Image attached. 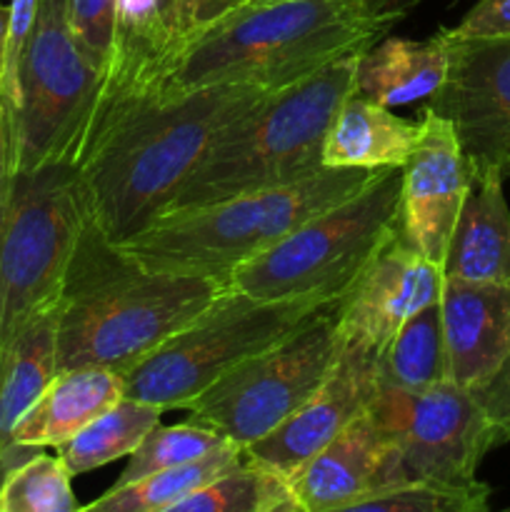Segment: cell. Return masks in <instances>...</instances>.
<instances>
[{"label": "cell", "instance_id": "obj_24", "mask_svg": "<svg viewBox=\"0 0 510 512\" xmlns=\"http://www.w3.org/2000/svg\"><path fill=\"white\" fill-rule=\"evenodd\" d=\"M245 463V453L238 445L218 450L195 463L180 465V468L163 470V473L148 475L135 483L110 488L90 505H83L80 512H163L193 490L233 473Z\"/></svg>", "mask_w": 510, "mask_h": 512}, {"label": "cell", "instance_id": "obj_14", "mask_svg": "<svg viewBox=\"0 0 510 512\" xmlns=\"http://www.w3.org/2000/svg\"><path fill=\"white\" fill-rule=\"evenodd\" d=\"M420 123L418 145L400 168V233L420 255L443 265L473 175L448 120L423 108Z\"/></svg>", "mask_w": 510, "mask_h": 512}, {"label": "cell", "instance_id": "obj_11", "mask_svg": "<svg viewBox=\"0 0 510 512\" xmlns=\"http://www.w3.org/2000/svg\"><path fill=\"white\" fill-rule=\"evenodd\" d=\"M368 413L395 448L405 485L468 488L493 450V435L470 390L443 380L423 390L380 385Z\"/></svg>", "mask_w": 510, "mask_h": 512}, {"label": "cell", "instance_id": "obj_7", "mask_svg": "<svg viewBox=\"0 0 510 512\" xmlns=\"http://www.w3.org/2000/svg\"><path fill=\"white\" fill-rule=\"evenodd\" d=\"M338 303V300H335ZM333 303L255 300L228 288L195 320L125 373L123 398L185 408L230 370L293 335Z\"/></svg>", "mask_w": 510, "mask_h": 512}, {"label": "cell", "instance_id": "obj_10", "mask_svg": "<svg viewBox=\"0 0 510 512\" xmlns=\"http://www.w3.org/2000/svg\"><path fill=\"white\" fill-rule=\"evenodd\" d=\"M338 305L340 300L273 348L230 370L188 405V420L243 450L273 433L333 373L343 348Z\"/></svg>", "mask_w": 510, "mask_h": 512}, {"label": "cell", "instance_id": "obj_6", "mask_svg": "<svg viewBox=\"0 0 510 512\" xmlns=\"http://www.w3.org/2000/svg\"><path fill=\"white\" fill-rule=\"evenodd\" d=\"M400 190L403 170H380L363 190L235 268L230 288L255 300L335 303L400 233Z\"/></svg>", "mask_w": 510, "mask_h": 512}, {"label": "cell", "instance_id": "obj_37", "mask_svg": "<svg viewBox=\"0 0 510 512\" xmlns=\"http://www.w3.org/2000/svg\"><path fill=\"white\" fill-rule=\"evenodd\" d=\"M33 453H38V450H33V448H5V445H0V485H3L5 475H8L10 468H15L18 463H23V460L30 458Z\"/></svg>", "mask_w": 510, "mask_h": 512}, {"label": "cell", "instance_id": "obj_3", "mask_svg": "<svg viewBox=\"0 0 510 512\" xmlns=\"http://www.w3.org/2000/svg\"><path fill=\"white\" fill-rule=\"evenodd\" d=\"M228 288V280L148 268L88 215L60 293L58 373L100 365L125 375Z\"/></svg>", "mask_w": 510, "mask_h": 512}, {"label": "cell", "instance_id": "obj_12", "mask_svg": "<svg viewBox=\"0 0 510 512\" xmlns=\"http://www.w3.org/2000/svg\"><path fill=\"white\" fill-rule=\"evenodd\" d=\"M448 38V78L423 108L453 125L470 175L503 170L510 158V35Z\"/></svg>", "mask_w": 510, "mask_h": 512}, {"label": "cell", "instance_id": "obj_38", "mask_svg": "<svg viewBox=\"0 0 510 512\" xmlns=\"http://www.w3.org/2000/svg\"><path fill=\"white\" fill-rule=\"evenodd\" d=\"M8 5L0 3V90L5 85V63H8Z\"/></svg>", "mask_w": 510, "mask_h": 512}, {"label": "cell", "instance_id": "obj_19", "mask_svg": "<svg viewBox=\"0 0 510 512\" xmlns=\"http://www.w3.org/2000/svg\"><path fill=\"white\" fill-rule=\"evenodd\" d=\"M125 395V375L88 365L63 370L50 380L33 408L15 425L10 443L18 448H58L93 423L100 413Z\"/></svg>", "mask_w": 510, "mask_h": 512}, {"label": "cell", "instance_id": "obj_18", "mask_svg": "<svg viewBox=\"0 0 510 512\" xmlns=\"http://www.w3.org/2000/svg\"><path fill=\"white\" fill-rule=\"evenodd\" d=\"M503 183V170L473 175L443 260L445 278L510 283V208Z\"/></svg>", "mask_w": 510, "mask_h": 512}, {"label": "cell", "instance_id": "obj_32", "mask_svg": "<svg viewBox=\"0 0 510 512\" xmlns=\"http://www.w3.org/2000/svg\"><path fill=\"white\" fill-rule=\"evenodd\" d=\"M40 0H10L8 5V63H5V85L3 93L8 98V103H13L15 93V78H18L20 58H23V50L28 45L30 33H33L35 18H38Z\"/></svg>", "mask_w": 510, "mask_h": 512}, {"label": "cell", "instance_id": "obj_39", "mask_svg": "<svg viewBox=\"0 0 510 512\" xmlns=\"http://www.w3.org/2000/svg\"><path fill=\"white\" fill-rule=\"evenodd\" d=\"M245 3H258V0H245ZM378 3H383L385 8L393 10L400 18H408V13L420 3V0H378Z\"/></svg>", "mask_w": 510, "mask_h": 512}, {"label": "cell", "instance_id": "obj_1", "mask_svg": "<svg viewBox=\"0 0 510 512\" xmlns=\"http://www.w3.org/2000/svg\"><path fill=\"white\" fill-rule=\"evenodd\" d=\"M275 90L218 83L158 90L90 130L75 160L88 215L115 245L165 215L220 135Z\"/></svg>", "mask_w": 510, "mask_h": 512}, {"label": "cell", "instance_id": "obj_5", "mask_svg": "<svg viewBox=\"0 0 510 512\" xmlns=\"http://www.w3.org/2000/svg\"><path fill=\"white\" fill-rule=\"evenodd\" d=\"M380 170L323 168L308 178L168 213L120 248L153 270L228 280L315 215L363 190Z\"/></svg>", "mask_w": 510, "mask_h": 512}, {"label": "cell", "instance_id": "obj_8", "mask_svg": "<svg viewBox=\"0 0 510 512\" xmlns=\"http://www.w3.org/2000/svg\"><path fill=\"white\" fill-rule=\"evenodd\" d=\"M85 223L88 205L73 165L13 175L0 215V348L60 300Z\"/></svg>", "mask_w": 510, "mask_h": 512}, {"label": "cell", "instance_id": "obj_34", "mask_svg": "<svg viewBox=\"0 0 510 512\" xmlns=\"http://www.w3.org/2000/svg\"><path fill=\"white\" fill-rule=\"evenodd\" d=\"M243 3L245 0H178L173 8L175 50H178V45L185 38H190L200 28L210 25L213 20L223 18L225 13H230V10H235Z\"/></svg>", "mask_w": 510, "mask_h": 512}, {"label": "cell", "instance_id": "obj_30", "mask_svg": "<svg viewBox=\"0 0 510 512\" xmlns=\"http://www.w3.org/2000/svg\"><path fill=\"white\" fill-rule=\"evenodd\" d=\"M65 20L80 48L105 73L113 50L115 0H68Z\"/></svg>", "mask_w": 510, "mask_h": 512}, {"label": "cell", "instance_id": "obj_28", "mask_svg": "<svg viewBox=\"0 0 510 512\" xmlns=\"http://www.w3.org/2000/svg\"><path fill=\"white\" fill-rule=\"evenodd\" d=\"M490 488L485 483L468 488H443V485H400L380 490L358 503L343 505L328 512H488Z\"/></svg>", "mask_w": 510, "mask_h": 512}, {"label": "cell", "instance_id": "obj_31", "mask_svg": "<svg viewBox=\"0 0 510 512\" xmlns=\"http://www.w3.org/2000/svg\"><path fill=\"white\" fill-rule=\"evenodd\" d=\"M493 435V448L510 443V353L480 385L470 390Z\"/></svg>", "mask_w": 510, "mask_h": 512}, {"label": "cell", "instance_id": "obj_20", "mask_svg": "<svg viewBox=\"0 0 510 512\" xmlns=\"http://www.w3.org/2000/svg\"><path fill=\"white\" fill-rule=\"evenodd\" d=\"M423 123L400 118L393 108L350 95L335 113L323 143V168H403L415 150Z\"/></svg>", "mask_w": 510, "mask_h": 512}, {"label": "cell", "instance_id": "obj_41", "mask_svg": "<svg viewBox=\"0 0 510 512\" xmlns=\"http://www.w3.org/2000/svg\"><path fill=\"white\" fill-rule=\"evenodd\" d=\"M175 3H178V0H165V8H168V13H170V25H173V8H175Z\"/></svg>", "mask_w": 510, "mask_h": 512}, {"label": "cell", "instance_id": "obj_15", "mask_svg": "<svg viewBox=\"0 0 510 512\" xmlns=\"http://www.w3.org/2000/svg\"><path fill=\"white\" fill-rule=\"evenodd\" d=\"M443 283V265L420 255L398 233L340 298V335L380 355L413 315L440 303Z\"/></svg>", "mask_w": 510, "mask_h": 512}, {"label": "cell", "instance_id": "obj_25", "mask_svg": "<svg viewBox=\"0 0 510 512\" xmlns=\"http://www.w3.org/2000/svg\"><path fill=\"white\" fill-rule=\"evenodd\" d=\"M448 380L440 303L420 310L395 333L378 355V383L388 388L423 390Z\"/></svg>", "mask_w": 510, "mask_h": 512}, {"label": "cell", "instance_id": "obj_36", "mask_svg": "<svg viewBox=\"0 0 510 512\" xmlns=\"http://www.w3.org/2000/svg\"><path fill=\"white\" fill-rule=\"evenodd\" d=\"M258 512H305V508L298 503V498L290 493V488L285 485V480H283V483H280L278 488L268 495V500L260 505Z\"/></svg>", "mask_w": 510, "mask_h": 512}, {"label": "cell", "instance_id": "obj_35", "mask_svg": "<svg viewBox=\"0 0 510 512\" xmlns=\"http://www.w3.org/2000/svg\"><path fill=\"white\" fill-rule=\"evenodd\" d=\"M13 175V108L0 90V215H3L5 200L13 185Z\"/></svg>", "mask_w": 510, "mask_h": 512}, {"label": "cell", "instance_id": "obj_2", "mask_svg": "<svg viewBox=\"0 0 510 512\" xmlns=\"http://www.w3.org/2000/svg\"><path fill=\"white\" fill-rule=\"evenodd\" d=\"M400 20L378 0L243 3L178 45L165 90L218 83L288 88L335 60L370 50Z\"/></svg>", "mask_w": 510, "mask_h": 512}, {"label": "cell", "instance_id": "obj_4", "mask_svg": "<svg viewBox=\"0 0 510 512\" xmlns=\"http://www.w3.org/2000/svg\"><path fill=\"white\" fill-rule=\"evenodd\" d=\"M360 55L335 60L275 90L235 120L180 185L165 215L293 183L323 170L325 135L343 100L353 95Z\"/></svg>", "mask_w": 510, "mask_h": 512}, {"label": "cell", "instance_id": "obj_26", "mask_svg": "<svg viewBox=\"0 0 510 512\" xmlns=\"http://www.w3.org/2000/svg\"><path fill=\"white\" fill-rule=\"evenodd\" d=\"M228 445L233 443L225 440L220 433H215V430L193 423V420H185L180 425H155L145 435L143 443L130 453L128 465L113 483V488L135 483V480L148 478V475L163 473V470L195 463V460L208 458V455L218 453Z\"/></svg>", "mask_w": 510, "mask_h": 512}, {"label": "cell", "instance_id": "obj_42", "mask_svg": "<svg viewBox=\"0 0 510 512\" xmlns=\"http://www.w3.org/2000/svg\"><path fill=\"white\" fill-rule=\"evenodd\" d=\"M505 178H510V158H508V163H505Z\"/></svg>", "mask_w": 510, "mask_h": 512}, {"label": "cell", "instance_id": "obj_33", "mask_svg": "<svg viewBox=\"0 0 510 512\" xmlns=\"http://www.w3.org/2000/svg\"><path fill=\"white\" fill-rule=\"evenodd\" d=\"M455 38H500L510 35V0H478L458 25L448 28Z\"/></svg>", "mask_w": 510, "mask_h": 512}, {"label": "cell", "instance_id": "obj_40", "mask_svg": "<svg viewBox=\"0 0 510 512\" xmlns=\"http://www.w3.org/2000/svg\"><path fill=\"white\" fill-rule=\"evenodd\" d=\"M65 3H68V0H40L43 8H58V10H65Z\"/></svg>", "mask_w": 510, "mask_h": 512}, {"label": "cell", "instance_id": "obj_13", "mask_svg": "<svg viewBox=\"0 0 510 512\" xmlns=\"http://www.w3.org/2000/svg\"><path fill=\"white\" fill-rule=\"evenodd\" d=\"M378 355L365 345L343 340L340 358L323 388L305 400L283 425L243 450L245 460L288 480L353 420L368 413L378 393Z\"/></svg>", "mask_w": 510, "mask_h": 512}, {"label": "cell", "instance_id": "obj_22", "mask_svg": "<svg viewBox=\"0 0 510 512\" xmlns=\"http://www.w3.org/2000/svg\"><path fill=\"white\" fill-rule=\"evenodd\" d=\"M58 328L60 300H55L0 348V445L5 448H18L10 443L15 425L58 375Z\"/></svg>", "mask_w": 510, "mask_h": 512}, {"label": "cell", "instance_id": "obj_16", "mask_svg": "<svg viewBox=\"0 0 510 512\" xmlns=\"http://www.w3.org/2000/svg\"><path fill=\"white\" fill-rule=\"evenodd\" d=\"M285 485L305 512H328L405 483L393 443L370 413H363Z\"/></svg>", "mask_w": 510, "mask_h": 512}, {"label": "cell", "instance_id": "obj_21", "mask_svg": "<svg viewBox=\"0 0 510 512\" xmlns=\"http://www.w3.org/2000/svg\"><path fill=\"white\" fill-rule=\"evenodd\" d=\"M448 65V38L443 30L425 40L385 35L358 58L353 93L385 108L428 100L443 88Z\"/></svg>", "mask_w": 510, "mask_h": 512}, {"label": "cell", "instance_id": "obj_29", "mask_svg": "<svg viewBox=\"0 0 510 512\" xmlns=\"http://www.w3.org/2000/svg\"><path fill=\"white\" fill-rule=\"evenodd\" d=\"M283 480L245 460L238 470L193 490L163 512H258Z\"/></svg>", "mask_w": 510, "mask_h": 512}, {"label": "cell", "instance_id": "obj_43", "mask_svg": "<svg viewBox=\"0 0 510 512\" xmlns=\"http://www.w3.org/2000/svg\"><path fill=\"white\" fill-rule=\"evenodd\" d=\"M490 512V510H488ZM495 512H510V508H503V510H495Z\"/></svg>", "mask_w": 510, "mask_h": 512}, {"label": "cell", "instance_id": "obj_17", "mask_svg": "<svg viewBox=\"0 0 510 512\" xmlns=\"http://www.w3.org/2000/svg\"><path fill=\"white\" fill-rule=\"evenodd\" d=\"M440 320L448 353V380L473 390L510 353V283L445 278Z\"/></svg>", "mask_w": 510, "mask_h": 512}, {"label": "cell", "instance_id": "obj_27", "mask_svg": "<svg viewBox=\"0 0 510 512\" xmlns=\"http://www.w3.org/2000/svg\"><path fill=\"white\" fill-rule=\"evenodd\" d=\"M70 480L58 455L38 450L8 470L0 485V512H80Z\"/></svg>", "mask_w": 510, "mask_h": 512}, {"label": "cell", "instance_id": "obj_23", "mask_svg": "<svg viewBox=\"0 0 510 512\" xmlns=\"http://www.w3.org/2000/svg\"><path fill=\"white\" fill-rule=\"evenodd\" d=\"M165 410L158 405L140 403L133 398H120L100 413L93 423L85 425L80 433L58 445V458L68 468V473L83 475L95 468L115 463L120 458H130L135 448L143 443L145 435L160 425V415Z\"/></svg>", "mask_w": 510, "mask_h": 512}, {"label": "cell", "instance_id": "obj_9", "mask_svg": "<svg viewBox=\"0 0 510 512\" xmlns=\"http://www.w3.org/2000/svg\"><path fill=\"white\" fill-rule=\"evenodd\" d=\"M103 75L70 33L65 10L40 5L10 103L15 173L75 165Z\"/></svg>", "mask_w": 510, "mask_h": 512}]
</instances>
